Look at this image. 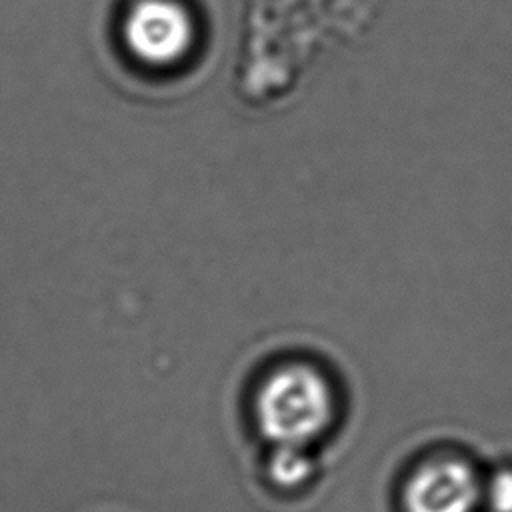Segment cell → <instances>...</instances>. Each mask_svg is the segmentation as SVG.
<instances>
[{
  "instance_id": "obj_4",
  "label": "cell",
  "mask_w": 512,
  "mask_h": 512,
  "mask_svg": "<svg viewBox=\"0 0 512 512\" xmlns=\"http://www.w3.org/2000/svg\"><path fill=\"white\" fill-rule=\"evenodd\" d=\"M272 478L282 486H298L312 474V458L306 446H276L270 462Z\"/></svg>"
},
{
  "instance_id": "obj_2",
  "label": "cell",
  "mask_w": 512,
  "mask_h": 512,
  "mask_svg": "<svg viewBox=\"0 0 512 512\" xmlns=\"http://www.w3.org/2000/svg\"><path fill=\"white\" fill-rule=\"evenodd\" d=\"M128 48L148 64L180 58L192 42V20L174 0H138L124 24Z\"/></svg>"
},
{
  "instance_id": "obj_1",
  "label": "cell",
  "mask_w": 512,
  "mask_h": 512,
  "mask_svg": "<svg viewBox=\"0 0 512 512\" xmlns=\"http://www.w3.org/2000/svg\"><path fill=\"white\" fill-rule=\"evenodd\" d=\"M334 400L322 374L304 364L276 370L260 388L256 416L276 446H306L332 420Z\"/></svg>"
},
{
  "instance_id": "obj_3",
  "label": "cell",
  "mask_w": 512,
  "mask_h": 512,
  "mask_svg": "<svg viewBox=\"0 0 512 512\" xmlns=\"http://www.w3.org/2000/svg\"><path fill=\"white\" fill-rule=\"evenodd\" d=\"M480 484L472 466L460 458H436L416 468L406 482V512H472Z\"/></svg>"
},
{
  "instance_id": "obj_5",
  "label": "cell",
  "mask_w": 512,
  "mask_h": 512,
  "mask_svg": "<svg viewBox=\"0 0 512 512\" xmlns=\"http://www.w3.org/2000/svg\"><path fill=\"white\" fill-rule=\"evenodd\" d=\"M492 512H512V470H498L486 492Z\"/></svg>"
}]
</instances>
